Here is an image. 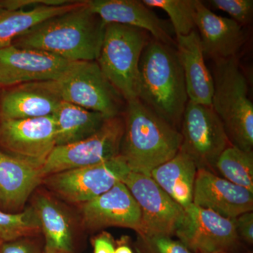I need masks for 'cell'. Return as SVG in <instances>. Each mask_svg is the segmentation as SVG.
<instances>
[{
    "label": "cell",
    "instance_id": "obj_1",
    "mask_svg": "<svg viewBox=\"0 0 253 253\" xmlns=\"http://www.w3.org/2000/svg\"><path fill=\"white\" fill-rule=\"evenodd\" d=\"M106 25L84 0L76 7L35 26L12 45L40 50L71 62L96 61Z\"/></svg>",
    "mask_w": 253,
    "mask_h": 253
},
{
    "label": "cell",
    "instance_id": "obj_2",
    "mask_svg": "<svg viewBox=\"0 0 253 253\" xmlns=\"http://www.w3.org/2000/svg\"><path fill=\"white\" fill-rule=\"evenodd\" d=\"M139 99L158 117L180 131L188 101L185 80L175 47L154 39L139 61Z\"/></svg>",
    "mask_w": 253,
    "mask_h": 253
},
{
    "label": "cell",
    "instance_id": "obj_3",
    "mask_svg": "<svg viewBox=\"0 0 253 253\" xmlns=\"http://www.w3.org/2000/svg\"><path fill=\"white\" fill-rule=\"evenodd\" d=\"M180 131L155 114L139 99L126 102L120 154L131 172L150 176L180 150Z\"/></svg>",
    "mask_w": 253,
    "mask_h": 253
},
{
    "label": "cell",
    "instance_id": "obj_4",
    "mask_svg": "<svg viewBox=\"0 0 253 253\" xmlns=\"http://www.w3.org/2000/svg\"><path fill=\"white\" fill-rule=\"evenodd\" d=\"M214 61L212 109L220 118L231 144L252 151L253 104L239 59L236 56Z\"/></svg>",
    "mask_w": 253,
    "mask_h": 253
},
{
    "label": "cell",
    "instance_id": "obj_5",
    "mask_svg": "<svg viewBox=\"0 0 253 253\" xmlns=\"http://www.w3.org/2000/svg\"><path fill=\"white\" fill-rule=\"evenodd\" d=\"M148 41L146 32L125 25H106L96 62L126 102L139 98V61Z\"/></svg>",
    "mask_w": 253,
    "mask_h": 253
},
{
    "label": "cell",
    "instance_id": "obj_6",
    "mask_svg": "<svg viewBox=\"0 0 253 253\" xmlns=\"http://www.w3.org/2000/svg\"><path fill=\"white\" fill-rule=\"evenodd\" d=\"M46 83L61 101L101 113L109 119L120 116L123 98L96 61H73L61 77Z\"/></svg>",
    "mask_w": 253,
    "mask_h": 253
},
{
    "label": "cell",
    "instance_id": "obj_7",
    "mask_svg": "<svg viewBox=\"0 0 253 253\" xmlns=\"http://www.w3.org/2000/svg\"><path fill=\"white\" fill-rule=\"evenodd\" d=\"M179 131L182 138L180 151L193 160L198 169L216 174L218 158L231 144L212 106L188 101Z\"/></svg>",
    "mask_w": 253,
    "mask_h": 253
},
{
    "label": "cell",
    "instance_id": "obj_8",
    "mask_svg": "<svg viewBox=\"0 0 253 253\" xmlns=\"http://www.w3.org/2000/svg\"><path fill=\"white\" fill-rule=\"evenodd\" d=\"M124 131V118L106 120L99 131L74 144L56 146L43 165L44 176L56 173L95 166L120 154Z\"/></svg>",
    "mask_w": 253,
    "mask_h": 253
},
{
    "label": "cell",
    "instance_id": "obj_9",
    "mask_svg": "<svg viewBox=\"0 0 253 253\" xmlns=\"http://www.w3.org/2000/svg\"><path fill=\"white\" fill-rule=\"evenodd\" d=\"M130 172L121 156L106 162L46 176V189L71 204L82 205L101 196Z\"/></svg>",
    "mask_w": 253,
    "mask_h": 253
},
{
    "label": "cell",
    "instance_id": "obj_10",
    "mask_svg": "<svg viewBox=\"0 0 253 253\" xmlns=\"http://www.w3.org/2000/svg\"><path fill=\"white\" fill-rule=\"evenodd\" d=\"M122 182L140 209V230L137 236L175 235L184 208L171 199L151 176L130 171Z\"/></svg>",
    "mask_w": 253,
    "mask_h": 253
},
{
    "label": "cell",
    "instance_id": "obj_11",
    "mask_svg": "<svg viewBox=\"0 0 253 253\" xmlns=\"http://www.w3.org/2000/svg\"><path fill=\"white\" fill-rule=\"evenodd\" d=\"M174 236L194 253L234 252L240 244L234 219L194 204L184 208Z\"/></svg>",
    "mask_w": 253,
    "mask_h": 253
},
{
    "label": "cell",
    "instance_id": "obj_12",
    "mask_svg": "<svg viewBox=\"0 0 253 253\" xmlns=\"http://www.w3.org/2000/svg\"><path fill=\"white\" fill-rule=\"evenodd\" d=\"M54 116L0 120V150L44 165L56 147Z\"/></svg>",
    "mask_w": 253,
    "mask_h": 253
},
{
    "label": "cell",
    "instance_id": "obj_13",
    "mask_svg": "<svg viewBox=\"0 0 253 253\" xmlns=\"http://www.w3.org/2000/svg\"><path fill=\"white\" fill-rule=\"evenodd\" d=\"M71 63L40 50L8 46L0 49V88L55 81Z\"/></svg>",
    "mask_w": 253,
    "mask_h": 253
},
{
    "label": "cell",
    "instance_id": "obj_14",
    "mask_svg": "<svg viewBox=\"0 0 253 253\" xmlns=\"http://www.w3.org/2000/svg\"><path fill=\"white\" fill-rule=\"evenodd\" d=\"M82 222L87 230L111 226L140 230L141 212L135 199L121 181L106 193L81 205Z\"/></svg>",
    "mask_w": 253,
    "mask_h": 253
},
{
    "label": "cell",
    "instance_id": "obj_15",
    "mask_svg": "<svg viewBox=\"0 0 253 253\" xmlns=\"http://www.w3.org/2000/svg\"><path fill=\"white\" fill-rule=\"evenodd\" d=\"M192 204L211 210L222 217L233 219L253 211V192L233 184L215 173L199 169Z\"/></svg>",
    "mask_w": 253,
    "mask_h": 253
},
{
    "label": "cell",
    "instance_id": "obj_16",
    "mask_svg": "<svg viewBox=\"0 0 253 253\" xmlns=\"http://www.w3.org/2000/svg\"><path fill=\"white\" fill-rule=\"evenodd\" d=\"M89 9L106 24L116 23L151 33L154 40L176 48L170 22L158 17L139 0H85Z\"/></svg>",
    "mask_w": 253,
    "mask_h": 253
},
{
    "label": "cell",
    "instance_id": "obj_17",
    "mask_svg": "<svg viewBox=\"0 0 253 253\" xmlns=\"http://www.w3.org/2000/svg\"><path fill=\"white\" fill-rule=\"evenodd\" d=\"M45 176L43 165L0 150V210L18 212Z\"/></svg>",
    "mask_w": 253,
    "mask_h": 253
},
{
    "label": "cell",
    "instance_id": "obj_18",
    "mask_svg": "<svg viewBox=\"0 0 253 253\" xmlns=\"http://www.w3.org/2000/svg\"><path fill=\"white\" fill-rule=\"evenodd\" d=\"M196 30L204 56L214 61L237 56L247 38L244 26L214 14L202 1L196 0Z\"/></svg>",
    "mask_w": 253,
    "mask_h": 253
},
{
    "label": "cell",
    "instance_id": "obj_19",
    "mask_svg": "<svg viewBox=\"0 0 253 253\" xmlns=\"http://www.w3.org/2000/svg\"><path fill=\"white\" fill-rule=\"evenodd\" d=\"M61 102L46 81L4 88L0 91V120L52 116Z\"/></svg>",
    "mask_w": 253,
    "mask_h": 253
},
{
    "label": "cell",
    "instance_id": "obj_20",
    "mask_svg": "<svg viewBox=\"0 0 253 253\" xmlns=\"http://www.w3.org/2000/svg\"><path fill=\"white\" fill-rule=\"evenodd\" d=\"M176 50L184 73L189 101L212 106L214 81L205 62L197 30L188 36L176 37Z\"/></svg>",
    "mask_w": 253,
    "mask_h": 253
},
{
    "label": "cell",
    "instance_id": "obj_21",
    "mask_svg": "<svg viewBox=\"0 0 253 253\" xmlns=\"http://www.w3.org/2000/svg\"><path fill=\"white\" fill-rule=\"evenodd\" d=\"M197 170L193 160L179 150L172 159L155 168L150 176L184 209L193 203Z\"/></svg>",
    "mask_w": 253,
    "mask_h": 253
},
{
    "label": "cell",
    "instance_id": "obj_22",
    "mask_svg": "<svg viewBox=\"0 0 253 253\" xmlns=\"http://www.w3.org/2000/svg\"><path fill=\"white\" fill-rule=\"evenodd\" d=\"M44 236V253H73L71 222L62 208L51 196L38 194L33 204Z\"/></svg>",
    "mask_w": 253,
    "mask_h": 253
},
{
    "label": "cell",
    "instance_id": "obj_23",
    "mask_svg": "<svg viewBox=\"0 0 253 253\" xmlns=\"http://www.w3.org/2000/svg\"><path fill=\"white\" fill-rule=\"evenodd\" d=\"M56 124V146L74 144L99 131L106 120L101 113L61 101L52 115Z\"/></svg>",
    "mask_w": 253,
    "mask_h": 253
},
{
    "label": "cell",
    "instance_id": "obj_24",
    "mask_svg": "<svg viewBox=\"0 0 253 253\" xmlns=\"http://www.w3.org/2000/svg\"><path fill=\"white\" fill-rule=\"evenodd\" d=\"M81 1L61 6L40 5L21 9L0 7V49L12 45L20 36L38 24L76 7Z\"/></svg>",
    "mask_w": 253,
    "mask_h": 253
},
{
    "label": "cell",
    "instance_id": "obj_25",
    "mask_svg": "<svg viewBox=\"0 0 253 253\" xmlns=\"http://www.w3.org/2000/svg\"><path fill=\"white\" fill-rule=\"evenodd\" d=\"M215 172L253 192V151H244L230 145L218 158Z\"/></svg>",
    "mask_w": 253,
    "mask_h": 253
},
{
    "label": "cell",
    "instance_id": "obj_26",
    "mask_svg": "<svg viewBox=\"0 0 253 253\" xmlns=\"http://www.w3.org/2000/svg\"><path fill=\"white\" fill-rule=\"evenodd\" d=\"M41 233V222L33 206L14 213L0 210V241L1 242L33 237Z\"/></svg>",
    "mask_w": 253,
    "mask_h": 253
},
{
    "label": "cell",
    "instance_id": "obj_27",
    "mask_svg": "<svg viewBox=\"0 0 253 253\" xmlns=\"http://www.w3.org/2000/svg\"><path fill=\"white\" fill-rule=\"evenodd\" d=\"M151 8L163 10L169 16L176 37L185 36L196 30V0H142Z\"/></svg>",
    "mask_w": 253,
    "mask_h": 253
},
{
    "label": "cell",
    "instance_id": "obj_28",
    "mask_svg": "<svg viewBox=\"0 0 253 253\" xmlns=\"http://www.w3.org/2000/svg\"><path fill=\"white\" fill-rule=\"evenodd\" d=\"M137 253H194L179 240L167 236H138Z\"/></svg>",
    "mask_w": 253,
    "mask_h": 253
},
{
    "label": "cell",
    "instance_id": "obj_29",
    "mask_svg": "<svg viewBox=\"0 0 253 253\" xmlns=\"http://www.w3.org/2000/svg\"><path fill=\"white\" fill-rule=\"evenodd\" d=\"M208 2L214 9L230 15L231 19L244 27L252 22L253 0H211Z\"/></svg>",
    "mask_w": 253,
    "mask_h": 253
},
{
    "label": "cell",
    "instance_id": "obj_30",
    "mask_svg": "<svg viewBox=\"0 0 253 253\" xmlns=\"http://www.w3.org/2000/svg\"><path fill=\"white\" fill-rule=\"evenodd\" d=\"M0 253H44V245L33 237L22 238L1 243Z\"/></svg>",
    "mask_w": 253,
    "mask_h": 253
},
{
    "label": "cell",
    "instance_id": "obj_31",
    "mask_svg": "<svg viewBox=\"0 0 253 253\" xmlns=\"http://www.w3.org/2000/svg\"><path fill=\"white\" fill-rule=\"evenodd\" d=\"M234 219L236 233L240 240L246 244H253V211L240 214Z\"/></svg>",
    "mask_w": 253,
    "mask_h": 253
},
{
    "label": "cell",
    "instance_id": "obj_32",
    "mask_svg": "<svg viewBox=\"0 0 253 253\" xmlns=\"http://www.w3.org/2000/svg\"><path fill=\"white\" fill-rule=\"evenodd\" d=\"M74 0H1L0 7L5 9H21L40 5L61 6L73 2Z\"/></svg>",
    "mask_w": 253,
    "mask_h": 253
},
{
    "label": "cell",
    "instance_id": "obj_33",
    "mask_svg": "<svg viewBox=\"0 0 253 253\" xmlns=\"http://www.w3.org/2000/svg\"><path fill=\"white\" fill-rule=\"evenodd\" d=\"M93 253H114L116 241L113 236L106 231H102L94 236L91 241Z\"/></svg>",
    "mask_w": 253,
    "mask_h": 253
},
{
    "label": "cell",
    "instance_id": "obj_34",
    "mask_svg": "<svg viewBox=\"0 0 253 253\" xmlns=\"http://www.w3.org/2000/svg\"><path fill=\"white\" fill-rule=\"evenodd\" d=\"M114 253H134L129 246H128L126 242L118 243L116 246Z\"/></svg>",
    "mask_w": 253,
    "mask_h": 253
},
{
    "label": "cell",
    "instance_id": "obj_35",
    "mask_svg": "<svg viewBox=\"0 0 253 253\" xmlns=\"http://www.w3.org/2000/svg\"><path fill=\"white\" fill-rule=\"evenodd\" d=\"M253 253L252 252H247V253L224 252V253Z\"/></svg>",
    "mask_w": 253,
    "mask_h": 253
},
{
    "label": "cell",
    "instance_id": "obj_36",
    "mask_svg": "<svg viewBox=\"0 0 253 253\" xmlns=\"http://www.w3.org/2000/svg\"><path fill=\"white\" fill-rule=\"evenodd\" d=\"M1 243H2V242H1V241H0V246H1Z\"/></svg>",
    "mask_w": 253,
    "mask_h": 253
},
{
    "label": "cell",
    "instance_id": "obj_37",
    "mask_svg": "<svg viewBox=\"0 0 253 253\" xmlns=\"http://www.w3.org/2000/svg\"><path fill=\"white\" fill-rule=\"evenodd\" d=\"M1 88H0V91H1Z\"/></svg>",
    "mask_w": 253,
    "mask_h": 253
},
{
    "label": "cell",
    "instance_id": "obj_38",
    "mask_svg": "<svg viewBox=\"0 0 253 253\" xmlns=\"http://www.w3.org/2000/svg\"></svg>",
    "mask_w": 253,
    "mask_h": 253
}]
</instances>
